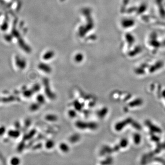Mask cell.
Segmentation results:
<instances>
[{"label":"cell","instance_id":"6da1fadb","mask_svg":"<svg viewBox=\"0 0 165 165\" xmlns=\"http://www.w3.org/2000/svg\"><path fill=\"white\" fill-rule=\"evenodd\" d=\"M75 125L77 128L81 130L89 129L95 130L98 128V125L95 122H85L82 121L76 122Z\"/></svg>","mask_w":165,"mask_h":165},{"label":"cell","instance_id":"7a4b0ae2","mask_svg":"<svg viewBox=\"0 0 165 165\" xmlns=\"http://www.w3.org/2000/svg\"><path fill=\"white\" fill-rule=\"evenodd\" d=\"M44 87H45V91L46 96L51 100H54L56 98V95L53 93L50 86L49 81L47 79H45L43 81Z\"/></svg>","mask_w":165,"mask_h":165},{"label":"cell","instance_id":"3957f363","mask_svg":"<svg viewBox=\"0 0 165 165\" xmlns=\"http://www.w3.org/2000/svg\"><path fill=\"white\" fill-rule=\"evenodd\" d=\"M39 69L44 72L49 74L51 72V68L49 65L45 63H40L38 66Z\"/></svg>","mask_w":165,"mask_h":165},{"label":"cell","instance_id":"277c9868","mask_svg":"<svg viewBox=\"0 0 165 165\" xmlns=\"http://www.w3.org/2000/svg\"><path fill=\"white\" fill-rule=\"evenodd\" d=\"M59 148L61 151L64 153H67L69 151L70 148L69 146L65 143H62L60 144Z\"/></svg>","mask_w":165,"mask_h":165},{"label":"cell","instance_id":"5b68a950","mask_svg":"<svg viewBox=\"0 0 165 165\" xmlns=\"http://www.w3.org/2000/svg\"><path fill=\"white\" fill-rule=\"evenodd\" d=\"M21 163V161L18 157H13L10 160L11 165H20Z\"/></svg>","mask_w":165,"mask_h":165},{"label":"cell","instance_id":"8992f818","mask_svg":"<svg viewBox=\"0 0 165 165\" xmlns=\"http://www.w3.org/2000/svg\"><path fill=\"white\" fill-rule=\"evenodd\" d=\"M74 106L75 109L77 111H81L83 107L82 104H81L78 100H75L74 101Z\"/></svg>","mask_w":165,"mask_h":165},{"label":"cell","instance_id":"52a82bcc","mask_svg":"<svg viewBox=\"0 0 165 165\" xmlns=\"http://www.w3.org/2000/svg\"><path fill=\"white\" fill-rule=\"evenodd\" d=\"M46 119L49 122H56L57 120V117L53 114H49L46 115Z\"/></svg>","mask_w":165,"mask_h":165},{"label":"cell","instance_id":"ba28073f","mask_svg":"<svg viewBox=\"0 0 165 165\" xmlns=\"http://www.w3.org/2000/svg\"><path fill=\"white\" fill-rule=\"evenodd\" d=\"M55 145V143L52 140H48L46 143V147L47 149H51L54 147Z\"/></svg>","mask_w":165,"mask_h":165},{"label":"cell","instance_id":"9c48e42d","mask_svg":"<svg viewBox=\"0 0 165 165\" xmlns=\"http://www.w3.org/2000/svg\"><path fill=\"white\" fill-rule=\"evenodd\" d=\"M80 138V135H79L78 134H74L72 136H71L69 140L72 143H75L79 140Z\"/></svg>","mask_w":165,"mask_h":165},{"label":"cell","instance_id":"30bf717a","mask_svg":"<svg viewBox=\"0 0 165 165\" xmlns=\"http://www.w3.org/2000/svg\"><path fill=\"white\" fill-rule=\"evenodd\" d=\"M37 102L40 104H43L45 102V97L42 95H39L37 96Z\"/></svg>","mask_w":165,"mask_h":165},{"label":"cell","instance_id":"8fae6325","mask_svg":"<svg viewBox=\"0 0 165 165\" xmlns=\"http://www.w3.org/2000/svg\"><path fill=\"white\" fill-rule=\"evenodd\" d=\"M40 104L38 103H33L32 104L31 106H30V109L32 111H36L39 109L40 108Z\"/></svg>","mask_w":165,"mask_h":165},{"label":"cell","instance_id":"7c38bea8","mask_svg":"<svg viewBox=\"0 0 165 165\" xmlns=\"http://www.w3.org/2000/svg\"><path fill=\"white\" fill-rule=\"evenodd\" d=\"M106 113V110L105 109H102L97 112V115L99 118H102L105 115Z\"/></svg>","mask_w":165,"mask_h":165},{"label":"cell","instance_id":"4fadbf2b","mask_svg":"<svg viewBox=\"0 0 165 165\" xmlns=\"http://www.w3.org/2000/svg\"><path fill=\"white\" fill-rule=\"evenodd\" d=\"M69 116L71 118H74L77 116V113L75 111H74V110H70L69 111L68 113Z\"/></svg>","mask_w":165,"mask_h":165},{"label":"cell","instance_id":"5bb4252c","mask_svg":"<svg viewBox=\"0 0 165 165\" xmlns=\"http://www.w3.org/2000/svg\"><path fill=\"white\" fill-rule=\"evenodd\" d=\"M53 56V53L52 52H50L46 53L44 56V59L45 60H49L50 58L52 57Z\"/></svg>","mask_w":165,"mask_h":165},{"label":"cell","instance_id":"9a60e30c","mask_svg":"<svg viewBox=\"0 0 165 165\" xmlns=\"http://www.w3.org/2000/svg\"><path fill=\"white\" fill-rule=\"evenodd\" d=\"M11 136H12V137H14V138H17L20 135V132H18V131H12L9 134Z\"/></svg>","mask_w":165,"mask_h":165},{"label":"cell","instance_id":"2e32d148","mask_svg":"<svg viewBox=\"0 0 165 165\" xmlns=\"http://www.w3.org/2000/svg\"><path fill=\"white\" fill-rule=\"evenodd\" d=\"M82 59H83V56H82V55L81 54L77 55V56L75 57V60L77 62H81Z\"/></svg>","mask_w":165,"mask_h":165},{"label":"cell","instance_id":"e0dca14e","mask_svg":"<svg viewBox=\"0 0 165 165\" xmlns=\"http://www.w3.org/2000/svg\"><path fill=\"white\" fill-rule=\"evenodd\" d=\"M41 89L40 85L39 84H35L33 87V92H37L39 91Z\"/></svg>","mask_w":165,"mask_h":165},{"label":"cell","instance_id":"ac0fdd59","mask_svg":"<svg viewBox=\"0 0 165 165\" xmlns=\"http://www.w3.org/2000/svg\"><path fill=\"white\" fill-rule=\"evenodd\" d=\"M33 90H26L25 92L24 93V95L25 96L27 97H31L32 96V95H33Z\"/></svg>","mask_w":165,"mask_h":165}]
</instances>
